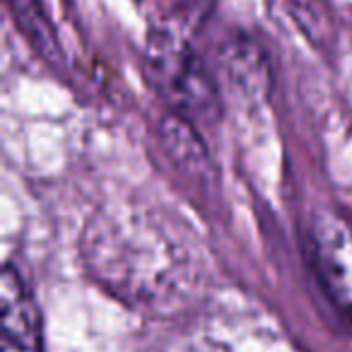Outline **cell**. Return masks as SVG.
Listing matches in <instances>:
<instances>
[{"label":"cell","mask_w":352,"mask_h":352,"mask_svg":"<svg viewBox=\"0 0 352 352\" xmlns=\"http://www.w3.org/2000/svg\"><path fill=\"white\" fill-rule=\"evenodd\" d=\"M8 6L12 10L17 27L25 34V39L39 51L44 58L58 60L60 58V46L56 41V34L51 30L49 20H46L44 10H41L39 0H8Z\"/></svg>","instance_id":"5"},{"label":"cell","mask_w":352,"mask_h":352,"mask_svg":"<svg viewBox=\"0 0 352 352\" xmlns=\"http://www.w3.org/2000/svg\"><path fill=\"white\" fill-rule=\"evenodd\" d=\"M0 304H3L0 352H41L39 311L25 278L12 263H8L3 270Z\"/></svg>","instance_id":"2"},{"label":"cell","mask_w":352,"mask_h":352,"mask_svg":"<svg viewBox=\"0 0 352 352\" xmlns=\"http://www.w3.org/2000/svg\"><path fill=\"white\" fill-rule=\"evenodd\" d=\"M220 60L230 85H234L246 97L268 87V60L249 36H234L227 41Z\"/></svg>","instance_id":"3"},{"label":"cell","mask_w":352,"mask_h":352,"mask_svg":"<svg viewBox=\"0 0 352 352\" xmlns=\"http://www.w3.org/2000/svg\"><path fill=\"white\" fill-rule=\"evenodd\" d=\"M162 145L169 152L171 162L176 166H184L188 171H198V166L203 162H208L206 157V147H203L201 138L193 131V123H188L182 116H169L162 121Z\"/></svg>","instance_id":"4"},{"label":"cell","mask_w":352,"mask_h":352,"mask_svg":"<svg viewBox=\"0 0 352 352\" xmlns=\"http://www.w3.org/2000/svg\"><path fill=\"white\" fill-rule=\"evenodd\" d=\"M198 6H201V0H174V12L179 15V12L188 10L191 15H196Z\"/></svg>","instance_id":"6"},{"label":"cell","mask_w":352,"mask_h":352,"mask_svg":"<svg viewBox=\"0 0 352 352\" xmlns=\"http://www.w3.org/2000/svg\"><path fill=\"white\" fill-rule=\"evenodd\" d=\"M147 65L155 87L188 123H212L220 118V94L186 36L171 22H157L147 39Z\"/></svg>","instance_id":"1"}]
</instances>
